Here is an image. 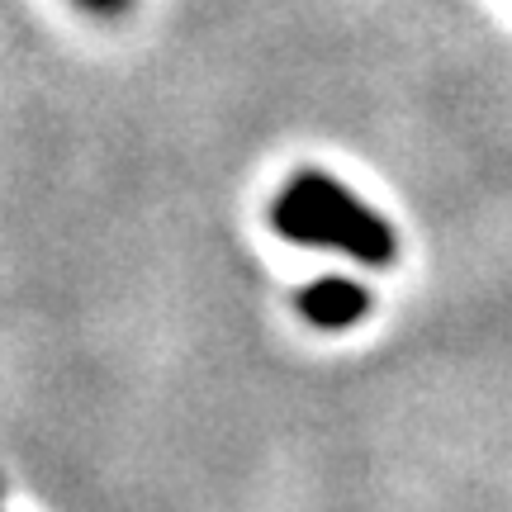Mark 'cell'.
Masks as SVG:
<instances>
[{
	"label": "cell",
	"mask_w": 512,
	"mask_h": 512,
	"mask_svg": "<svg viewBox=\"0 0 512 512\" xmlns=\"http://www.w3.org/2000/svg\"><path fill=\"white\" fill-rule=\"evenodd\" d=\"M271 228L299 247H332L361 266H389L399 256L394 228L323 171H299L271 204Z\"/></svg>",
	"instance_id": "obj_1"
},
{
	"label": "cell",
	"mask_w": 512,
	"mask_h": 512,
	"mask_svg": "<svg viewBox=\"0 0 512 512\" xmlns=\"http://www.w3.org/2000/svg\"><path fill=\"white\" fill-rule=\"evenodd\" d=\"M370 309V294L356 285V280H342V275H323V280H313L309 290H299V313L309 318L313 328H351V323H361Z\"/></svg>",
	"instance_id": "obj_2"
},
{
	"label": "cell",
	"mask_w": 512,
	"mask_h": 512,
	"mask_svg": "<svg viewBox=\"0 0 512 512\" xmlns=\"http://www.w3.org/2000/svg\"><path fill=\"white\" fill-rule=\"evenodd\" d=\"M86 5H95V10H114V5H124V0H86Z\"/></svg>",
	"instance_id": "obj_3"
}]
</instances>
